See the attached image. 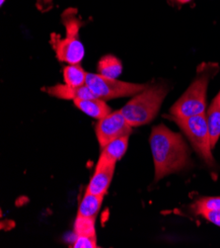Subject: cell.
<instances>
[{"label":"cell","instance_id":"obj_1","mask_svg":"<svg viewBox=\"0 0 220 248\" xmlns=\"http://www.w3.org/2000/svg\"><path fill=\"white\" fill-rule=\"evenodd\" d=\"M149 141L155 166V181L189 166L190 150L180 134L161 124L152 129Z\"/></svg>","mask_w":220,"mask_h":248},{"label":"cell","instance_id":"obj_2","mask_svg":"<svg viewBox=\"0 0 220 248\" xmlns=\"http://www.w3.org/2000/svg\"><path fill=\"white\" fill-rule=\"evenodd\" d=\"M218 69L217 63H202L198 68L194 80L171 107L170 115L178 118H187L205 114L208 83L218 72Z\"/></svg>","mask_w":220,"mask_h":248},{"label":"cell","instance_id":"obj_3","mask_svg":"<svg viewBox=\"0 0 220 248\" xmlns=\"http://www.w3.org/2000/svg\"><path fill=\"white\" fill-rule=\"evenodd\" d=\"M61 21L65 27L66 36L61 38L57 33H52L51 44L59 62L68 64L80 63L85 56V48L79 39L80 28L84 22L78 17L75 8H67L61 15Z\"/></svg>","mask_w":220,"mask_h":248},{"label":"cell","instance_id":"obj_4","mask_svg":"<svg viewBox=\"0 0 220 248\" xmlns=\"http://www.w3.org/2000/svg\"><path fill=\"white\" fill-rule=\"evenodd\" d=\"M167 93L168 87L163 83L146 85L120 112L132 128L146 125L157 116Z\"/></svg>","mask_w":220,"mask_h":248},{"label":"cell","instance_id":"obj_5","mask_svg":"<svg viewBox=\"0 0 220 248\" xmlns=\"http://www.w3.org/2000/svg\"><path fill=\"white\" fill-rule=\"evenodd\" d=\"M166 117L170 118L177 124L187 136L194 151L198 153V155L205 161L206 164L212 166L214 159L211 153L212 145L205 113L187 118H178L171 115Z\"/></svg>","mask_w":220,"mask_h":248},{"label":"cell","instance_id":"obj_6","mask_svg":"<svg viewBox=\"0 0 220 248\" xmlns=\"http://www.w3.org/2000/svg\"><path fill=\"white\" fill-rule=\"evenodd\" d=\"M86 85L102 100H111L116 98L134 96L141 92L146 85L125 82L100 76L99 73L88 72Z\"/></svg>","mask_w":220,"mask_h":248},{"label":"cell","instance_id":"obj_7","mask_svg":"<svg viewBox=\"0 0 220 248\" xmlns=\"http://www.w3.org/2000/svg\"><path fill=\"white\" fill-rule=\"evenodd\" d=\"M95 131L98 141L103 148L114 140L120 137L130 136L132 131V127L126 120L123 113L118 110L112 112L106 118L98 121Z\"/></svg>","mask_w":220,"mask_h":248},{"label":"cell","instance_id":"obj_8","mask_svg":"<svg viewBox=\"0 0 220 248\" xmlns=\"http://www.w3.org/2000/svg\"><path fill=\"white\" fill-rule=\"evenodd\" d=\"M76 239L72 247L74 248H96L97 239L95 232V217H84L77 216L74 226Z\"/></svg>","mask_w":220,"mask_h":248},{"label":"cell","instance_id":"obj_9","mask_svg":"<svg viewBox=\"0 0 220 248\" xmlns=\"http://www.w3.org/2000/svg\"><path fill=\"white\" fill-rule=\"evenodd\" d=\"M130 136L120 137L113 141L109 142L103 147L99 160L96 168H102L109 165H116V163L123 157L128 150Z\"/></svg>","mask_w":220,"mask_h":248},{"label":"cell","instance_id":"obj_10","mask_svg":"<svg viewBox=\"0 0 220 248\" xmlns=\"http://www.w3.org/2000/svg\"><path fill=\"white\" fill-rule=\"evenodd\" d=\"M46 94L64 100H77V99H93L97 96L90 90L87 85L81 87H72L67 84H57L42 89Z\"/></svg>","mask_w":220,"mask_h":248},{"label":"cell","instance_id":"obj_11","mask_svg":"<svg viewBox=\"0 0 220 248\" xmlns=\"http://www.w3.org/2000/svg\"><path fill=\"white\" fill-rule=\"evenodd\" d=\"M115 167L116 165H109L102 168H95L94 175L87 186L86 193L100 196L106 195L114 176Z\"/></svg>","mask_w":220,"mask_h":248},{"label":"cell","instance_id":"obj_12","mask_svg":"<svg viewBox=\"0 0 220 248\" xmlns=\"http://www.w3.org/2000/svg\"><path fill=\"white\" fill-rule=\"evenodd\" d=\"M74 105L84 114L97 120H102L112 113L111 107L100 98L77 99L74 100Z\"/></svg>","mask_w":220,"mask_h":248},{"label":"cell","instance_id":"obj_13","mask_svg":"<svg viewBox=\"0 0 220 248\" xmlns=\"http://www.w3.org/2000/svg\"><path fill=\"white\" fill-rule=\"evenodd\" d=\"M205 115L213 148L220 138V91L214 97Z\"/></svg>","mask_w":220,"mask_h":248},{"label":"cell","instance_id":"obj_14","mask_svg":"<svg viewBox=\"0 0 220 248\" xmlns=\"http://www.w3.org/2000/svg\"><path fill=\"white\" fill-rule=\"evenodd\" d=\"M97 70L100 76L108 78L117 79L123 72L121 62L113 55L104 56L97 65Z\"/></svg>","mask_w":220,"mask_h":248},{"label":"cell","instance_id":"obj_15","mask_svg":"<svg viewBox=\"0 0 220 248\" xmlns=\"http://www.w3.org/2000/svg\"><path fill=\"white\" fill-rule=\"evenodd\" d=\"M103 198L104 196L85 193L79 205L77 216L84 217H95L101 209Z\"/></svg>","mask_w":220,"mask_h":248},{"label":"cell","instance_id":"obj_16","mask_svg":"<svg viewBox=\"0 0 220 248\" xmlns=\"http://www.w3.org/2000/svg\"><path fill=\"white\" fill-rule=\"evenodd\" d=\"M87 74L80 63L68 64L63 68V80L69 86L81 87L86 85Z\"/></svg>","mask_w":220,"mask_h":248},{"label":"cell","instance_id":"obj_17","mask_svg":"<svg viewBox=\"0 0 220 248\" xmlns=\"http://www.w3.org/2000/svg\"><path fill=\"white\" fill-rule=\"evenodd\" d=\"M195 214L201 215L204 211L220 210V197H204L192 206Z\"/></svg>","mask_w":220,"mask_h":248},{"label":"cell","instance_id":"obj_18","mask_svg":"<svg viewBox=\"0 0 220 248\" xmlns=\"http://www.w3.org/2000/svg\"><path fill=\"white\" fill-rule=\"evenodd\" d=\"M204 217H205L211 224L220 228V210L217 211H204L201 214Z\"/></svg>","mask_w":220,"mask_h":248},{"label":"cell","instance_id":"obj_19","mask_svg":"<svg viewBox=\"0 0 220 248\" xmlns=\"http://www.w3.org/2000/svg\"><path fill=\"white\" fill-rule=\"evenodd\" d=\"M176 2H178L179 4H187V3H190L191 0H175Z\"/></svg>","mask_w":220,"mask_h":248},{"label":"cell","instance_id":"obj_20","mask_svg":"<svg viewBox=\"0 0 220 248\" xmlns=\"http://www.w3.org/2000/svg\"><path fill=\"white\" fill-rule=\"evenodd\" d=\"M53 2V0H44V3L45 4V5H47V4H51Z\"/></svg>","mask_w":220,"mask_h":248},{"label":"cell","instance_id":"obj_21","mask_svg":"<svg viewBox=\"0 0 220 248\" xmlns=\"http://www.w3.org/2000/svg\"><path fill=\"white\" fill-rule=\"evenodd\" d=\"M44 2V0H37V5L39 6V8L41 9V3Z\"/></svg>","mask_w":220,"mask_h":248},{"label":"cell","instance_id":"obj_22","mask_svg":"<svg viewBox=\"0 0 220 248\" xmlns=\"http://www.w3.org/2000/svg\"><path fill=\"white\" fill-rule=\"evenodd\" d=\"M4 2H5V0H0V4H1V5H3Z\"/></svg>","mask_w":220,"mask_h":248},{"label":"cell","instance_id":"obj_23","mask_svg":"<svg viewBox=\"0 0 220 248\" xmlns=\"http://www.w3.org/2000/svg\"><path fill=\"white\" fill-rule=\"evenodd\" d=\"M169 1H172V2H174V1H175V0H169Z\"/></svg>","mask_w":220,"mask_h":248}]
</instances>
